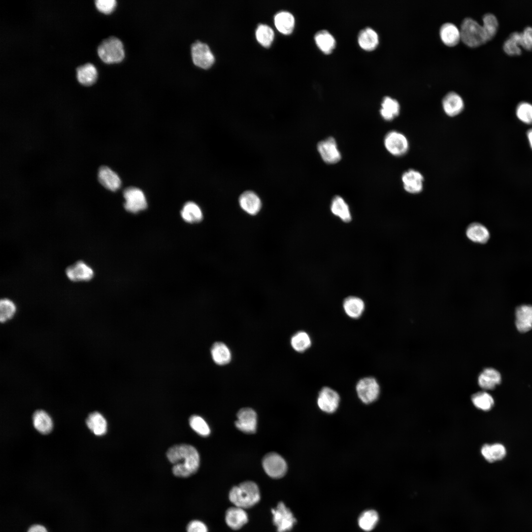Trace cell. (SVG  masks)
<instances>
[{"label": "cell", "instance_id": "9c48e42d", "mask_svg": "<svg viewBox=\"0 0 532 532\" xmlns=\"http://www.w3.org/2000/svg\"><path fill=\"white\" fill-rule=\"evenodd\" d=\"M123 193L125 200L124 207L128 211L135 213L146 208V199L140 189L131 187L126 188Z\"/></svg>", "mask_w": 532, "mask_h": 532}, {"label": "cell", "instance_id": "d590c367", "mask_svg": "<svg viewBox=\"0 0 532 532\" xmlns=\"http://www.w3.org/2000/svg\"><path fill=\"white\" fill-rule=\"evenodd\" d=\"M521 33H512L503 45V49L506 54L510 56L519 55L521 53Z\"/></svg>", "mask_w": 532, "mask_h": 532}, {"label": "cell", "instance_id": "e0dca14e", "mask_svg": "<svg viewBox=\"0 0 532 532\" xmlns=\"http://www.w3.org/2000/svg\"><path fill=\"white\" fill-rule=\"evenodd\" d=\"M225 521L231 529L237 530L248 522V517L244 509L234 506L226 511Z\"/></svg>", "mask_w": 532, "mask_h": 532}, {"label": "cell", "instance_id": "7dc6e473", "mask_svg": "<svg viewBox=\"0 0 532 532\" xmlns=\"http://www.w3.org/2000/svg\"><path fill=\"white\" fill-rule=\"evenodd\" d=\"M187 532H208L206 525L202 521L194 520L190 521L186 527Z\"/></svg>", "mask_w": 532, "mask_h": 532}, {"label": "cell", "instance_id": "8992f818", "mask_svg": "<svg viewBox=\"0 0 532 532\" xmlns=\"http://www.w3.org/2000/svg\"><path fill=\"white\" fill-rule=\"evenodd\" d=\"M384 145L389 153L396 157L403 156L409 149V142L406 137L396 131H390L386 134Z\"/></svg>", "mask_w": 532, "mask_h": 532}, {"label": "cell", "instance_id": "836d02e7", "mask_svg": "<svg viewBox=\"0 0 532 532\" xmlns=\"http://www.w3.org/2000/svg\"><path fill=\"white\" fill-rule=\"evenodd\" d=\"M274 23L280 32L287 34L291 33L293 30L295 18L290 12L281 11L275 16Z\"/></svg>", "mask_w": 532, "mask_h": 532}, {"label": "cell", "instance_id": "7402d4cb", "mask_svg": "<svg viewBox=\"0 0 532 532\" xmlns=\"http://www.w3.org/2000/svg\"><path fill=\"white\" fill-rule=\"evenodd\" d=\"M360 46L366 51L374 50L379 43L377 33L371 28L366 27L361 30L358 35Z\"/></svg>", "mask_w": 532, "mask_h": 532}, {"label": "cell", "instance_id": "52a82bcc", "mask_svg": "<svg viewBox=\"0 0 532 532\" xmlns=\"http://www.w3.org/2000/svg\"><path fill=\"white\" fill-rule=\"evenodd\" d=\"M271 513L277 532L290 531L296 523L293 514L283 502H279L275 509H272Z\"/></svg>", "mask_w": 532, "mask_h": 532}, {"label": "cell", "instance_id": "44dd1931", "mask_svg": "<svg viewBox=\"0 0 532 532\" xmlns=\"http://www.w3.org/2000/svg\"><path fill=\"white\" fill-rule=\"evenodd\" d=\"M343 308L348 317L354 319H358L365 310V304L362 299L356 296H349L344 299Z\"/></svg>", "mask_w": 532, "mask_h": 532}, {"label": "cell", "instance_id": "60d3db41", "mask_svg": "<svg viewBox=\"0 0 532 532\" xmlns=\"http://www.w3.org/2000/svg\"><path fill=\"white\" fill-rule=\"evenodd\" d=\"M256 36L259 42L263 46L268 47L273 41L274 32L269 26L260 24L256 30Z\"/></svg>", "mask_w": 532, "mask_h": 532}, {"label": "cell", "instance_id": "3957f363", "mask_svg": "<svg viewBox=\"0 0 532 532\" xmlns=\"http://www.w3.org/2000/svg\"><path fill=\"white\" fill-rule=\"evenodd\" d=\"M460 33L462 41L469 47H477L488 41L483 26L471 18L463 21Z\"/></svg>", "mask_w": 532, "mask_h": 532}, {"label": "cell", "instance_id": "5bb4252c", "mask_svg": "<svg viewBox=\"0 0 532 532\" xmlns=\"http://www.w3.org/2000/svg\"><path fill=\"white\" fill-rule=\"evenodd\" d=\"M401 181L404 190L410 194H418L423 189L424 177L418 171L410 169L403 173Z\"/></svg>", "mask_w": 532, "mask_h": 532}, {"label": "cell", "instance_id": "e575fe53", "mask_svg": "<svg viewBox=\"0 0 532 532\" xmlns=\"http://www.w3.org/2000/svg\"><path fill=\"white\" fill-rule=\"evenodd\" d=\"M181 214L182 218L186 222L190 223L200 222L203 217L200 207L192 201H189L185 204L181 210Z\"/></svg>", "mask_w": 532, "mask_h": 532}, {"label": "cell", "instance_id": "4dcf8cb0", "mask_svg": "<svg viewBox=\"0 0 532 532\" xmlns=\"http://www.w3.org/2000/svg\"><path fill=\"white\" fill-rule=\"evenodd\" d=\"M32 418L33 426L38 432L44 434L50 432L53 428V423L51 417L45 411L36 410Z\"/></svg>", "mask_w": 532, "mask_h": 532}, {"label": "cell", "instance_id": "8d00e7d4", "mask_svg": "<svg viewBox=\"0 0 532 532\" xmlns=\"http://www.w3.org/2000/svg\"><path fill=\"white\" fill-rule=\"evenodd\" d=\"M290 343L295 351L302 353L311 346L312 342L310 336L306 332L299 331L292 336Z\"/></svg>", "mask_w": 532, "mask_h": 532}, {"label": "cell", "instance_id": "7a4b0ae2", "mask_svg": "<svg viewBox=\"0 0 532 532\" xmlns=\"http://www.w3.org/2000/svg\"><path fill=\"white\" fill-rule=\"evenodd\" d=\"M229 498L234 506L246 509L259 502L261 496L258 485L253 481H247L233 487Z\"/></svg>", "mask_w": 532, "mask_h": 532}, {"label": "cell", "instance_id": "f6af8a7d", "mask_svg": "<svg viewBox=\"0 0 532 532\" xmlns=\"http://www.w3.org/2000/svg\"><path fill=\"white\" fill-rule=\"evenodd\" d=\"M95 2L98 10L104 14L112 12L117 4L115 0H96Z\"/></svg>", "mask_w": 532, "mask_h": 532}, {"label": "cell", "instance_id": "bcb514c9", "mask_svg": "<svg viewBox=\"0 0 532 532\" xmlns=\"http://www.w3.org/2000/svg\"><path fill=\"white\" fill-rule=\"evenodd\" d=\"M521 46L527 50L532 49V27H526L521 33Z\"/></svg>", "mask_w": 532, "mask_h": 532}, {"label": "cell", "instance_id": "83f0119b", "mask_svg": "<svg viewBox=\"0 0 532 532\" xmlns=\"http://www.w3.org/2000/svg\"><path fill=\"white\" fill-rule=\"evenodd\" d=\"M466 235L471 241L478 243H485L490 237L487 228L479 223L470 224L466 230Z\"/></svg>", "mask_w": 532, "mask_h": 532}, {"label": "cell", "instance_id": "4fadbf2b", "mask_svg": "<svg viewBox=\"0 0 532 532\" xmlns=\"http://www.w3.org/2000/svg\"><path fill=\"white\" fill-rule=\"evenodd\" d=\"M237 420L235 422L236 427L247 433H253L257 427V414L250 408H243L237 414Z\"/></svg>", "mask_w": 532, "mask_h": 532}, {"label": "cell", "instance_id": "f546056e", "mask_svg": "<svg viewBox=\"0 0 532 532\" xmlns=\"http://www.w3.org/2000/svg\"><path fill=\"white\" fill-rule=\"evenodd\" d=\"M314 39L318 48L325 54H330L335 48V39L327 30L318 31L315 34Z\"/></svg>", "mask_w": 532, "mask_h": 532}, {"label": "cell", "instance_id": "ba28073f", "mask_svg": "<svg viewBox=\"0 0 532 532\" xmlns=\"http://www.w3.org/2000/svg\"><path fill=\"white\" fill-rule=\"evenodd\" d=\"M262 465L266 473L273 478H280L287 472V466L284 459L278 454L271 452L265 456Z\"/></svg>", "mask_w": 532, "mask_h": 532}, {"label": "cell", "instance_id": "1f68e13d", "mask_svg": "<svg viewBox=\"0 0 532 532\" xmlns=\"http://www.w3.org/2000/svg\"><path fill=\"white\" fill-rule=\"evenodd\" d=\"M86 423L88 428L96 435H103L107 431L106 421L98 412H93L89 414Z\"/></svg>", "mask_w": 532, "mask_h": 532}, {"label": "cell", "instance_id": "ab89813d", "mask_svg": "<svg viewBox=\"0 0 532 532\" xmlns=\"http://www.w3.org/2000/svg\"><path fill=\"white\" fill-rule=\"evenodd\" d=\"M15 303L11 299L4 298L0 301V320L5 323L11 320L16 312Z\"/></svg>", "mask_w": 532, "mask_h": 532}, {"label": "cell", "instance_id": "7bdbcfd3", "mask_svg": "<svg viewBox=\"0 0 532 532\" xmlns=\"http://www.w3.org/2000/svg\"><path fill=\"white\" fill-rule=\"evenodd\" d=\"M191 428L198 434L203 436H207L210 434V429L204 419L200 416L193 415L189 420Z\"/></svg>", "mask_w": 532, "mask_h": 532}, {"label": "cell", "instance_id": "9a60e30c", "mask_svg": "<svg viewBox=\"0 0 532 532\" xmlns=\"http://www.w3.org/2000/svg\"><path fill=\"white\" fill-rule=\"evenodd\" d=\"M67 278L72 281H87L94 276L92 267L83 261H79L68 267L66 271Z\"/></svg>", "mask_w": 532, "mask_h": 532}, {"label": "cell", "instance_id": "8fae6325", "mask_svg": "<svg viewBox=\"0 0 532 532\" xmlns=\"http://www.w3.org/2000/svg\"><path fill=\"white\" fill-rule=\"evenodd\" d=\"M317 149L320 157L327 164H335L341 158L337 143L332 137L320 141L317 144Z\"/></svg>", "mask_w": 532, "mask_h": 532}, {"label": "cell", "instance_id": "f35d334b", "mask_svg": "<svg viewBox=\"0 0 532 532\" xmlns=\"http://www.w3.org/2000/svg\"><path fill=\"white\" fill-rule=\"evenodd\" d=\"M471 400L476 407L484 411L490 410L494 404L493 397L486 392L474 394L471 397Z\"/></svg>", "mask_w": 532, "mask_h": 532}, {"label": "cell", "instance_id": "ffe728a7", "mask_svg": "<svg viewBox=\"0 0 532 532\" xmlns=\"http://www.w3.org/2000/svg\"><path fill=\"white\" fill-rule=\"evenodd\" d=\"M98 179L103 186L112 191L117 190L121 185V180L118 174L106 166L100 168Z\"/></svg>", "mask_w": 532, "mask_h": 532}, {"label": "cell", "instance_id": "30bf717a", "mask_svg": "<svg viewBox=\"0 0 532 532\" xmlns=\"http://www.w3.org/2000/svg\"><path fill=\"white\" fill-rule=\"evenodd\" d=\"M191 55L194 64L201 68L206 69L214 63L215 58L209 46L199 41L191 46Z\"/></svg>", "mask_w": 532, "mask_h": 532}, {"label": "cell", "instance_id": "74e56055", "mask_svg": "<svg viewBox=\"0 0 532 532\" xmlns=\"http://www.w3.org/2000/svg\"><path fill=\"white\" fill-rule=\"evenodd\" d=\"M379 520L377 512L374 510L363 512L358 519L359 527L364 531L369 532L373 530Z\"/></svg>", "mask_w": 532, "mask_h": 532}, {"label": "cell", "instance_id": "ac0fdd59", "mask_svg": "<svg viewBox=\"0 0 532 532\" xmlns=\"http://www.w3.org/2000/svg\"><path fill=\"white\" fill-rule=\"evenodd\" d=\"M445 113L450 117L460 114L464 109V103L460 95L454 92L447 94L442 101Z\"/></svg>", "mask_w": 532, "mask_h": 532}, {"label": "cell", "instance_id": "cb8c5ba5", "mask_svg": "<svg viewBox=\"0 0 532 532\" xmlns=\"http://www.w3.org/2000/svg\"><path fill=\"white\" fill-rule=\"evenodd\" d=\"M332 213L339 218L343 222L348 223L352 219L350 208L343 198L335 196L332 200L331 204Z\"/></svg>", "mask_w": 532, "mask_h": 532}, {"label": "cell", "instance_id": "5b68a950", "mask_svg": "<svg viewBox=\"0 0 532 532\" xmlns=\"http://www.w3.org/2000/svg\"><path fill=\"white\" fill-rule=\"evenodd\" d=\"M356 390L360 400L368 404L374 401L378 397L380 387L376 379L366 377L361 379L357 383Z\"/></svg>", "mask_w": 532, "mask_h": 532}, {"label": "cell", "instance_id": "c3c4849f", "mask_svg": "<svg viewBox=\"0 0 532 532\" xmlns=\"http://www.w3.org/2000/svg\"><path fill=\"white\" fill-rule=\"evenodd\" d=\"M26 532H48L47 528L40 524H33L27 529Z\"/></svg>", "mask_w": 532, "mask_h": 532}, {"label": "cell", "instance_id": "b9f144b4", "mask_svg": "<svg viewBox=\"0 0 532 532\" xmlns=\"http://www.w3.org/2000/svg\"><path fill=\"white\" fill-rule=\"evenodd\" d=\"M483 28L485 32L488 40L491 39L496 34L499 22L496 16L492 13L485 14L482 18Z\"/></svg>", "mask_w": 532, "mask_h": 532}, {"label": "cell", "instance_id": "d4e9b609", "mask_svg": "<svg viewBox=\"0 0 532 532\" xmlns=\"http://www.w3.org/2000/svg\"><path fill=\"white\" fill-rule=\"evenodd\" d=\"M211 355L214 362L219 366L229 364L232 359V354L229 347L224 343H214L211 349Z\"/></svg>", "mask_w": 532, "mask_h": 532}, {"label": "cell", "instance_id": "7c38bea8", "mask_svg": "<svg viewBox=\"0 0 532 532\" xmlns=\"http://www.w3.org/2000/svg\"><path fill=\"white\" fill-rule=\"evenodd\" d=\"M340 401L339 394L332 389L323 387L319 392L317 398V404L323 411L332 413L337 409Z\"/></svg>", "mask_w": 532, "mask_h": 532}, {"label": "cell", "instance_id": "484cf974", "mask_svg": "<svg viewBox=\"0 0 532 532\" xmlns=\"http://www.w3.org/2000/svg\"><path fill=\"white\" fill-rule=\"evenodd\" d=\"M439 34L443 43L449 46L456 45L461 39L460 31L451 23L443 24L440 27Z\"/></svg>", "mask_w": 532, "mask_h": 532}, {"label": "cell", "instance_id": "d6a6232c", "mask_svg": "<svg viewBox=\"0 0 532 532\" xmlns=\"http://www.w3.org/2000/svg\"><path fill=\"white\" fill-rule=\"evenodd\" d=\"M481 452L484 458L491 463L502 460L506 453L505 447L500 443L485 444L482 447Z\"/></svg>", "mask_w": 532, "mask_h": 532}, {"label": "cell", "instance_id": "d6986e66", "mask_svg": "<svg viewBox=\"0 0 532 532\" xmlns=\"http://www.w3.org/2000/svg\"><path fill=\"white\" fill-rule=\"evenodd\" d=\"M515 324L517 330L525 332L532 329V305H522L516 310Z\"/></svg>", "mask_w": 532, "mask_h": 532}, {"label": "cell", "instance_id": "f1b7e54d", "mask_svg": "<svg viewBox=\"0 0 532 532\" xmlns=\"http://www.w3.org/2000/svg\"><path fill=\"white\" fill-rule=\"evenodd\" d=\"M380 114L385 121H390L397 117L400 111V105L395 99L390 97H385L381 102Z\"/></svg>", "mask_w": 532, "mask_h": 532}, {"label": "cell", "instance_id": "6da1fadb", "mask_svg": "<svg viewBox=\"0 0 532 532\" xmlns=\"http://www.w3.org/2000/svg\"><path fill=\"white\" fill-rule=\"evenodd\" d=\"M166 456L173 465L172 472L176 476L188 477L195 473L199 468V454L196 448L191 445H174L168 450Z\"/></svg>", "mask_w": 532, "mask_h": 532}, {"label": "cell", "instance_id": "681fc988", "mask_svg": "<svg viewBox=\"0 0 532 532\" xmlns=\"http://www.w3.org/2000/svg\"><path fill=\"white\" fill-rule=\"evenodd\" d=\"M528 139H529L531 146V147L532 148V129H531V130H530V131H528Z\"/></svg>", "mask_w": 532, "mask_h": 532}, {"label": "cell", "instance_id": "ee69618b", "mask_svg": "<svg viewBox=\"0 0 532 532\" xmlns=\"http://www.w3.org/2000/svg\"><path fill=\"white\" fill-rule=\"evenodd\" d=\"M516 115L523 122L532 124V104L527 102H520L516 108Z\"/></svg>", "mask_w": 532, "mask_h": 532}, {"label": "cell", "instance_id": "277c9868", "mask_svg": "<svg viewBox=\"0 0 532 532\" xmlns=\"http://www.w3.org/2000/svg\"><path fill=\"white\" fill-rule=\"evenodd\" d=\"M97 51L100 59L106 64L121 62L125 57L122 41L114 36L103 40L99 45Z\"/></svg>", "mask_w": 532, "mask_h": 532}, {"label": "cell", "instance_id": "2e32d148", "mask_svg": "<svg viewBox=\"0 0 532 532\" xmlns=\"http://www.w3.org/2000/svg\"><path fill=\"white\" fill-rule=\"evenodd\" d=\"M239 205L245 212L251 215H255L260 211L262 201L258 195L252 191L242 193L238 200Z\"/></svg>", "mask_w": 532, "mask_h": 532}, {"label": "cell", "instance_id": "4316f807", "mask_svg": "<svg viewBox=\"0 0 532 532\" xmlns=\"http://www.w3.org/2000/svg\"><path fill=\"white\" fill-rule=\"evenodd\" d=\"M76 70L77 79L78 82L83 85H91L97 78V70L91 63H88L79 66Z\"/></svg>", "mask_w": 532, "mask_h": 532}, {"label": "cell", "instance_id": "603a6c76", "mask_svg": "<svg viewBox=\"0 0 532 532\" xmlns=\"http://www.w3.org/2000/svg\"><path fill=\"white\" fill-rule=\"evenodd\" d=\"M479 386L484 390H492L501 382V375L495 369L487 368L479 375L478 379Z\"/></svg>", "mask_w": 532, "mask_h": 532}]
</instances>
